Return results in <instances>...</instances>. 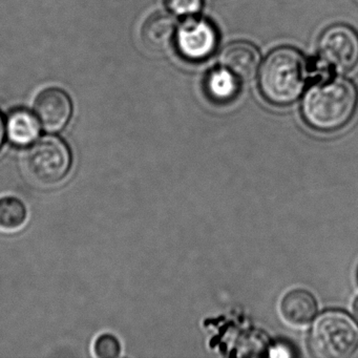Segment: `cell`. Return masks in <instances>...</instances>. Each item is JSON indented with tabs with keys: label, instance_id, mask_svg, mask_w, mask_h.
I'll return each instance as SVG.
<instances>
[{
	"label": "cell",
	"instance_id": "obj_1",
	"mask_svg": "<svg viewBox=\"0 0 358 358\" xmlns=\"http://www.w3.org/2000/svg\"><path fill=\"white\" fill-rule=\"evenodd\" d=\"M358 90L349 79H330L309 87L303 98L301 113L312 129L335 131L343 129L355 115Z\"/></svg>",
	"mask_w": 358,
	"mask_h": 358
},
{
	"label": "cell",
	"instance_id": "obj_2",
	"mask_svg": "<svg viewBox=\"0 0 358 358\" xmlns=\"http://www.w3.org/2000/svg\"><path fill=\"white\" fill-rule=\"evenodd\" d=\"M308 76V62L303 54L294 48L280 47L262 64L259 91L270 103L288 106L303 94Z\"/></svg>",
	"mask_w": 358,
	"mask_h": 358
},
{
	"label": "cell",
	"instance_id": "obj_3",
	"mask_svg": "<svg viewBox=\"0 0 358 358\" xmlns=\"http://www.w3.org/2000/svg\"><path fill=\"white\" fill-rule=\"evenodd\" d=\"M310 348L317 357H349L358 348V324L345 312H324L312 329Z\"/></svg>",
	"mask_w": 358,
	"mask_h": 358
},
{
	"label": "cell",
	"instance_id": "obj_4",
	"mask_svg": "<svg viewBox=\"0 0 358 358\" xmlns=\"http://www.w3.org/2000/svg\"><path fill=\"white\" fill-rule=\"evenodd\" d=\"M26 164L33 180L43 185H56L68 176L72 154L64 140L45 136L30 148Z\"/></svg>",
	"mask_w": 358,
	"mask_h": 358
},
{
	"label": "cell",
	"instance_id": "obj_5",
	"mask_svg": "<svg viewBox=\"0 0 358 358\" xmlns=\"http://www.w3.org/2000/svg\"><path fill=\"white\" fill-rule=\"evenodd\" d=\"M320 62L336 72H349L358 64V33L347 24H334L318 41Z\"/></svg>",
	"mask_w": 358,
	"mask_h": 358
},
{
	"label": "cell",
	"instance_id": "obj_6",
	"mask_svg": "<svg viewBox=\"0 0 358 358\" xmlns=\"http://www.w3.org/2000/svg\"><path fill=\"white\" fill-rule=\"evenodd\" d=\"M176 43L184 59L200 62L215 53L219 45V33L213 22L192 16L178 29Z\"/></svg>",
	"mask_w": 358,
	"mask_h": 358
},
{
	"label": "cell",
	"instance_id": "obj_7",
	"mask_svg": "<svg viewBox=\"0 0 358 358\" xmlns=\"http://www.w3.org/2000/svg\"><path fill=\"white\" fill-rule=\"evenodd\" d=\"M73 106L68 94L51 87L35 101V114L43 129L50 133L62 131L72 117Z\"/></svg>",
	"mask_w": 358,
	"mask_h": 358
},
{
	"label": "cell",
	"instance_id": "obj_8",
	"mask_svg": "<svg viewBox=\"0 0 358 358\" xmlns=\"http://www.w3.org/2000/svg\"><path fill=\"white\" fill-rule=\"evenodd\" d=\"M220 64L240 81L255 78L261 66L259 49L248 41H234L220 53Z\"/></svg>",
	"mask_w": 358,
	"mask_h": 358
},
{
	"label": "cell",
	"instance_id": "obj_9",
	"mask_svg": "<svg viewBox=\"0 0 358 358\" xmlns=\"http://www.w3.org/2000/svg\"><path fill=\"white\" fill-rule=\"evenodd\" d=\"M177 22L166 13L150 16L142 28V41L150 51L162 53L173 47L177 36Z\"/></svg>",
	"mask_w": 358,
	"mask_h": 358
},
{
	"label": "cell",
	"instance_id": "obj_10",
	"mask_svg": "<svg viewBox=\"0 0 358 358\" xmlns=\"http://www.w3.org/2000/svg\"><path fill=\"white\" fill-rule=\"evenodd\" d=\"M317 303L311 293L295 289L285 295L280 303V312L287 322L296 326L307 324L313 320Z\"/></svg>",
	"mask_w": 358,
	"mask_h": 358
},
{
	"label": "cell",
	"instance_id": "obj_11",
	"mask_svg": "<svg viewBox=\"0 0 358 358\" xmlns=\"http://www.w3.org/2000/svg\"><path fill=\"white\" fill-rule=\"evenodd\" d=\"M36 116L18 108L8 117L7 133L10 141L17 146H28L38 138L41 125Z\"/></svg>",
	"mask_w": 358,
	"mask_h": 358
},
{
	"label": "cell",
	"instance_id": "obj_12",
	"mask_svg": "<svg viewBox=\"0 0 358 358\" xmlns=\"http://www.w3.org/2000/svg\"><path fill=\"white\" fill-rule=\"evenodd\" d=\"M240 83L232 73L221 66L220 69L209 71L205 77V92L213 101L227 103L238 96Z\"/></svg>",
	"mask_w": 358,
	"mask_h": 358
},
{
	"label": "cell",
	"instance_id": "obj_13",
	"mask_svg": "<svg viewBox=\"0 0 358 358\" xmlns=\"http://www.w3.org/2000/svg\"><path fill=\"white\" fill-rule=\"evenodd\" d=\"M28 217L26 205L14 196L0 199V227L8 231L20 229Z\"/></svg>",
	"mask_w": 358,
	"mask_h": 358
},
{
	"label": "cell",
	"instance_id": "obj_14",
	"mask_svg": "<svg viewBox=\"0 0 358 358\" xmlns=\"http://www.w3.org/2000/svg\"><path fill=\"white\" fill-rule=\"evenodd\" d=\"M120 343L112 334H102L94 343V352L97 357L114 358L120 355Z\"/></svg>",
	"mask_w": 358,
	"mask_h": 358
},
{
	"label": "cell",
	"instance_id": "obj_15",
	"mask_svg": "<svg viewBox=\"0 0 358 358\" xmlns=\"http://www.w3.org/2000/svg\"><path fill=\"white\" fill-rule=\"evenodd\" d=\"M165 5L175 15L192 17L202 10L203 0H165Z\"/></svg>",
	"mask_w": 358,
	"mask_h": 358
},
{
	"label": "cell",
	"instance_id": "obj_16",
	"mask_svg": "<svg viewBox=\"0 0 358 358\" xmlns=\"http://www.w3.org/2000/svg\"><path fill=\"white\" fill-rule=\"evenodd\" d=\"M6 136V125L5 120H3V115L0 113V148L3 145V140Z\"/></svg>",
	"mask_w": 358,
	"mask_h": 358
},
{
	"label": "cell",
	"instance_id": "obj_17",
	"mask_svg": "<svg viewBox=\"0 0 358 358\" xmlns=\"http://www.w3.org/2000/svg\"><path fill=\"white\" fill-rule=\"evenodd\" d=\"M353 309H354V313H355L356 317L358 318V297H357V299H356V301H354Z\"/></svg>",
	"mask_w": 358,
	"mask_h": 358
}]
</instances>
